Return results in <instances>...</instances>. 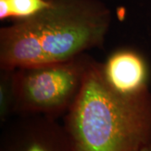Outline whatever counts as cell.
<instances>
[{
    "mask_svg": "<svg viewBox=\"0 0 151 151\" xmlns=\"http://www.w3.org/2000/svg\"><path fill=\"white\" fill-rule=\"evenodd\" d=\"M112 13L101 0H50L45 10L0 29V70L72 59L105 43Z\"/></svg>",
    "mask_w": 151,
    "mask_h": 151,
    "instance_id": "1",
    "label": "cell"
},
{
    "mask_svg": "<svg viewBox=\"0 0 151 151\" xmlns=\"http://www.w3.org/2000/svg\"><path fill=\"white\" fill-rule=\"evenodd\" d=\"M63 125L75 151H141L151 143V92H114L94 60Z\"/></svg>",
    "mask_w": 151,
    "mask_h": 151,
    "instance_id": "2",
    "label": "cell"
},
{
    "mask_svg": "<svg viewBox=\"0 0 151 151\" xmlns=\"http://www.w3.org/2000/svg\"><path fill=\"white\" fill-rule=\"evenodd\" d=\"M94 60L84 53L67 60L15 69V113L55 119L65 115Z\"/></svg>",
    "mask_w": 151,
    "mask_h": 151,
    "instance_id": "3",
    "label": "cell"
},
{
    "mask_svg": "<svg viewBox=\"0 0 151 151\" xmlns=\"http://www.w3.org/2000/svg\"><path fill=\"white\" fill-rule=\"evenodd\" d=\"M0 151H75L64 125L44 115H19L8 124Z\"/></svg>",
    "mask_w": 151,
    "mask_h": 151,
    "instance_id": "4",
    "label": "cell"
},
{
    "mask_svg": "<svg viewBox=\"0 0 151 151\" xmlns=\"http://www.w3.org/2000/svg\"><path fill=\"white\" fill-rule=\"evenodd\" d=\"M101 70L108 86L119 94L134 96L150 89V68L137 50H115L101 63Z\"/></svg>",
    "mask_w": 151,
    "mask_h": 151,
    "instance_id": "5",
    "label": "cell"
},
{
    "mask_svg": "<svg viewBox=\"0 0 151 151\" xmlns=\"http://www.w3.org/2000/svg\"><path fill=\"white\" fill-rule=\"evenodd\" d=\"M50 4V0H0V19H26L45 10Z\"/></svg>",
    "mask_w": 151,
    "mask_h": 151,
    "instance_id": "6",
    "label": "cell"
},
{
    "mask_svg": "<svg viewBox=\"0 0 151 151\" xmlns=\"http://www.w3.org/2000/svg\"><path fill=\"white\" fill-rule=\"evenodd\" d=\"M15 113L14 70L2 69L0 74V121L5 124Z\"/></svg>",
    "mask_w": 151,
    "mask_h": 151,
    "instance_id": "7",
    "label": "cell"
},
{
    "mask_svg": "<svg viewBox=\"0 0 151 151\" xmlns=\"http://www.w3.org/2000/svg\"><path fill=\"white\" fill-rule=\"evenodd\" d=\"M141 151H151V143L150 145H148L147 146H145Z\"/></svg>",
    "mask_w": 151,
    "mask_h": 151,
    "instance_id": "8",
    "label": "cell"
}]
</instances>
